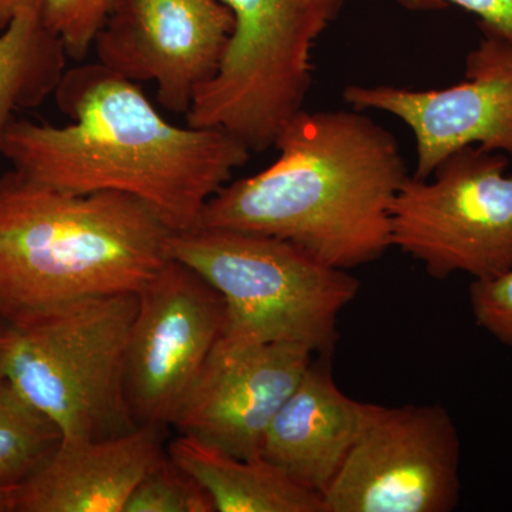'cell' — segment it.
I'll use <instances>...</instances> for the list:
<instances>
[{
	"label": "cell",
	"instance_id": "1",
	"mask_svg": "<svg viewBox=\"0 0 512 512\" xmlns=\"http://www.w3.org/2000/svg\"><path fill=\"white\" fill-rule=\"evenodd\" d=\"M55 97L72 123L13 121L2 148L12 170L57 190L130 195L173 234L201 228L208 202L251 157L217 128L171 124L99 62L66 70Z\"/></svg>",
	"mask_w": 512,
	"mask_h": 512
},
{
	"label": "cell",
	"instance_id": "2",
	"mask_svg": "<svg viewBox=\"0 0 512 512\" xmlns=\"http://www.w3.org/2000/svg\"><path fill=\"white\" fill-rule=\"evenodd\" d=\"M275 148L269 167L211 198L201 227L285 239L345 271L392 248L390 208L409 174L389 130L360 110H302Z\"/></svg>",
	"mask_w": 512,
	"mask_h": 512
},
{
	"label": "cell",
	"instance_id": "3",
	"mask_svg": "<svg viewBox=\"0 0 512 512\" xmlns=\"http://www.w3.org/2000/svg\"><path fill=\"white\" fill-rule=\"evenodd\" d=\"M171 235L130 195L76 194L8 171L0 177V323L138 293L170 259Z\"/></svg>",
	"mask_w": 512,
	"mask_h": 512
},
{
	"label": "cell",
	"instance_id": "4",
	"mask_svg": "<svg viewBox=\"0 0 512 512\" xmlns=\"http://www.w3.org/2000/svg\"><path fill=\"white\" fill-rule=\"evenodd\" d=\"M168 256L221 293L227 323L220 342L237 348L293 343L329 353L339 315L359 293L345 269L269 235L201 227L171 235Z\"/></svg>",
	"mask_w": 512,
	"mask_h": 512
},
{
	"label": "cell",
	"instance_id": "5",
	"mask_svg": "<svg viewBox=\"0 0 512 512\" xmlns=\"http://www.w3.org/2000/svg\"><path fill=\"white\" fill-rule=\"evenodd\" d=\"M137 293L67 303L6 325L0 373L62 433V443L136 429L126 393Z\"/></svg>",
	"mask_w": 512,
	"mask_h": 512
},
{
	"label": "cell",
	"instance_id": "6",
	"mask_svg": "<svg viewBox=\"0 0 512 512\" xmlns=\"http://www.w3.org/2000/svg\"><path fill=\"white\" fill-rule=\"evenodd\" d=\"M222 2L234 13V29L217 72L192 97L187 124L217 128L264 153L303 110L313 47L345 0Z\"/></svg>",
	"mask_w": 512,
	"mask_h": 512
},
{
	"label": "cell",
	"instance_id": "7",
	"mask_svg": "<svg viewBox=\"0 0 512 512\" xmlns=\"http://www.w3.org/2000/svg\"><path fill=\"white\" fill-rule=\"evenodd\" d=\"M507 156L467 147L426 180L407 177L390 208L392 247L431 278H493L512 269V175Z\"/></svg>",
	"mask_w": 512,
	"mask_h": 512
},
{
	"label": "cell",
	"instance_id": "8",
	"mask_svg": "<svg viewBox=\"0 0 512 512\" xmlns=\"http://www.w3.org/2000/svg\"><path fill=\"white\" fill-rule=\"evenodd\" d=\"M461 441L441 404L360 402L348 456L325 512H450L460 501Z\"/></svg>",
	"mask_w": 512,
	"mask_h": 512
},
{
	"label": "cell",
	"instance_id": "9",
	"mask_svg": "<svg viewBox=\"0 0 512 512\" xmlns=\"http://www.w3.org/2000/svg\"><path fill=\"white\" fill-rule=\"evenodd\" d=\"M225 323L221 293L174 259L138 291L126 360L128 406L137 424L173 426Z\"/></svg>",
	"mask_w": 512,
	"mask_h": 512
},
{
	"label": "cell",
	"instance_id": "10",
	"mask_svg": "<svg viewBox=\"0 0 512 512\" xmlns=\"http://www.w3.org/2000/svg\"><path fill=\"white\" fill-rule=\"evenodd\" d=\"M343 100L352 109L392 114L416 138L412 177L426 180L451 154L478 147L512 163V42L481 30L466 59L463 82L441 90L350 84Z\"/></svg>",
	"mask_w": 512,
	"mask_h": 512
},
{
	"label": "cell",
	"instance_id": "11",
	"mask_svg": "<svg viewBox=\"0 0 512 512\" xmlns=\"http://www.w3.org/2000/svg\"><path fill=\"white\" fill-rule=\"evenodd\" d=\"M232 29L234 13L222 0H117L93 47L111 72L153 82L164 109L187 114Z\"/></svg>",
	"mask_w": 512,
	"mask_h": 512
},
{
	"label": "cell",
	"instance_id": "12",
	"mask_svg": "<svg viewBox=\"0 0 512 512\" xmlns=\"http://www.w3.org/2000/svg\"><path fill=\"white\" fill-rule=\"evenodd\" d=\"M313 356L293 343L237 348L218 342L173 426L231 456L259 457L269 424Z\"/></svg>",
	"mask_w": 512,
	"mask_h": 512
},
{
	"label": "cell",
	"instance_id": "13",
	"mask_svg": "<svg viewBox=\"0 0 512 512\" xmlns=\"http://www.w3.org/2000/svg\"><path fill=\"white\" fill-rule=\"evenodd\" d=\"M165 426L138 424L107 439L62 443L16 487L15 512H124L140 481L167 454Z\"/></svg>",
	"mask_w": 512,
	"mask_h": 512
},
{
	"label": "cell",
	"instance_id": "14",
	"mask_svg": "<svg viewBox=\"0 0 512 512\" xmlns=\"http://www.w3.org/2000/svg\"><path fill=\"white\" fill-rule=\"evenodd\" d=\"M360 402L339 389L328 367L313 362L266 430L261 456L319 495L355 441Z\"/></svg>",
	"mask_w": 512,
	"mask_h": 512
},
{
	"label": "cell",
	"instance_id": "15",
	"mask_svg": "<svg viewBox=\"0 0 512 512\" xmlns=\"http://www.w3.org/2000/svg\"><path fill=\"white\" fill-rule=\"evenodd\" d=\"M167 453L207 490L215 512H325L322 495L262 456L234 457L187 434L171 441Z\"/></svg>",
	"mask_w": 512,
	"mask_h": 512
},
{
	"label": "cell",
	"instance_id": "16",
	"mask_svg": "<svg viewBox=\"0 0 512 512\" xmlns=\"http://www.w3.org/2000/svg\"><path fill=\"white\" fill-rule=\"evenodd\" d=\"M67 50L40 10H25L0 32V157L16 113L55 94L66 72Z\"/></svg>",
	"mask_w": 512,
	"mask_h": 512
},
{
	"label": "cell",
	"instance_id": "17",
	"mask_svg": "<svg viewBox=\"0 0 512 512\" xmlns=\"http://www.w3.org/2000/svg\"><path fill=\"white\" fill-rule=\"evenodd\" d=\"M62 433L0 375V485L18 487L52 460Z\"/></svg>",
	"mask_w": 512,
	"mask_h": 512
},
{
	"label": "cell",
	"instance_id": "18",
	"mask_svg": "<svg viewBox=\"0 0 512 512\" xmlns=\"http://www.w3.org/2000/svg\"><path fill=\"white\" fill-rule=\"evenodd\" d=\"M124 512H215V505L197 478L167 453L137 485Z\"/></svg>",
	"mask_w": 512,
	"mask_h": 512
},
{
	"label": "cell",
	"instance_id": "19",
	"mask_svg": "<svg viewBox=\"0 0 512 512\" xmlns=\"http://www.w3.org/2000/svg\"><path fill=\"white\" fill-rule=\"evenodd\" d=\"M117 0H43L47 28L59 36L67 55L82 60L92 49L97 33Z\"/></svg>",
	"mask_w": 512,
	"mask_h": 512
},
{
	"label": "cell",
	"instance_id": "20",
	"mask_svg": "<svg viewBox=\"0 0 512 512\" xmlns=\"http://www.w3.org/2000/svg\"><path fill=\"white\" fill-rule=\"evenodd\" d=\"M471 311L481 329L512 349V269L470 285Z\"/></svg>",
	"mask_w": 512,
	"mask_h": 512
},
{
	"label": "cell",
	"instance_id": "21",
	"mask_svg": "<svg viewBox=\"0 0 512 512\" xmlns=\"http://www.w3.org/2000/svg\"><path fill=\"white\" fill-rule=\"evenodd\" d=\"M403 8L414 12L458 6L477 16L478 28L495 33L512 42V0H397Z\"/></svg>",
	"mask_w": 512,
	"mask_h": 512
},
{
	"label": "cell",
	"instance_id": "22",
	"mask_svg": "<svg viewBox=\"0 0 512 512\" xmlns=\"http://www.w3.org/2000/svg\"><path fill=\"white\" fill-rule=\"evenodd\" d=\"M43 0H0V32L8 28L10 22L25 10H40Z\"/></svg>",
	"mask_w": 512,
	"mask_h": 512
},
{
	"label": "cell",
	"instance_id": "23",
	"mask_svg": "<svg viewBox=\"0 0 512 512\" xmlns=\"http://www.w3.org/2000/svg\"><path fill=\"white\" fill-rule=\"evenodd\" d=\"M16 487L0 485V512H15Z\"/></svg>",
	"mask_w": 512,
	"mask_h": 512
},
{
	"label": "cell",
	"instance_id": "24",
	"mask_svg": "<svg viewBox=\"0 0 512 512\" xmlns=\"http://www.w3.org/2000/svg\"><path fill=\"white\" fill-rule=\"evenodd\" d=\"M6 343V325H0V366H2L3 350H5ZM2 375V373H0Z\"/></svg>",
	"mask_w": 512,
	"mask_h": 512
}]
</instances>
